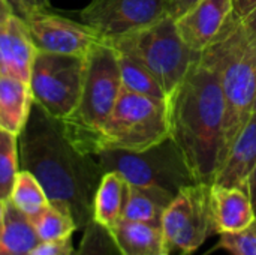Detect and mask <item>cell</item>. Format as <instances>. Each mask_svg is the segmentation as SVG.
<instances>
[{"label":"cell","instance_id":"obj_1","mask_svg":"<svg viewBox=\"0 0 256 255\" xmlns=\"http://www.w3.org/2000/svg\"><path fill=\"white\" fill-rule=\"evenodd\" d=\"M20 170L36 177L51 206L68 213L76 230L93 221L94 194L104 170L94 155L80 149L63 122L33 102L28 120L18 137Z\"/></svg>","mask_w":256,"mask_h":255},{"label":"cell","instance_id":"obj_2","mask_svg":"<svg viewBox=\"0 0 256 255\" xmlns=\"http://www.w3.org/2000/svg\"><path fill=\"white\" fill-rule=\"evenodd\" d=\"M166 105L170 137L182 150L196 183L213 185L225 161V101L216 71L201 54Z\"/></svg>","mask_w":256,"mask_h":255},{"label":"cell","instance_id":"obj_3","mask_svg":"<svg viewBox=\"0 0 256 255\" xmlns=\"http://www.w3.org/2000/svg\"><path fill=\"white\" fill-rule=\"evenodd\" d=\"M201 57L216 71L222 86L225 101L224 153L226 159L255 108L256 33L249 32L234 12L218 38L201 53Z\"/></svg>","mask_w":256,"mask_h":255},{"label":"cell","instance_id":"obj_4","mask_svg":"<svg viewBox=\"0 0 256 255\" xmlns=\"http://www.w3.org/2000/svg\"><path fill=\"white\" fill-rule=\"evenodd\" d=\"M118 53L108 41L93 44L86 56L82 90L76 111L63 122L72 141L84 152H99V134L122 93Z\"/></svg>","mask_w":256,"mask_h":255},{"label":"cell","instance_id":"obj_5","mask_svg":"<svg viewBox=\"0 0 256 255\" xmlns=\"http://www.w3.org/2000/svg\"><path fill=\"white\" fill-rule=\"evenodd\" d=\"M118 53L142 63L156 78L166 101L200 57L182 39L176 20L165 15L150 26L108 41Z\"/></svg>","mask_w":256,"mask_h":255},{"label":"cell","instance_id":"obj_6","mask_svg":"<svg viewBox=\"0 0 256 255\" xmlns=\"http://www.w3.org/2000/svg\"><path fill=\"white\" fill-rule=\"evenodd\" d=\"M104 173L116 171L129 185L159 189L176 195L182 188L196 183L176 141L166 140L140 150L104 149L96 155Z\"/></svg>","mask_w":256,"mask_h":255},{"label":"cell","instance_id":"obj_7","mask_svg":"<svg viewBox=\"0 0 256 255\" xmlns=\"http://www.w3.org/2000/svg\"><path fill=\"white\" fill-rule=\"evenodd\" d=\"M168 137L166 102L122 90L112 113L100 129L99 152L104 149L140 152Z\"/></svg>","mask_w":256,"mask_h":255},{"label":"cell","instance_id":"obj_8","mask_svg":"<svg viewBox=\"0 0 256 255\" xmlns=\"http://www.w3.org/2000/svg\"><path fill=\"white\" fill-rule=\"evenodd\" d=\"M86 57L36 51L28 86L33 102L57 120L69 119L78 108Z\"/></svg>","mask_w":256,"mask_h":255},{"label":"cell","instance_id":"obj_9","mask_svg":"<svg viewBox=\"0 0 256 255\" xmlns=\"http://www.w3.org/2000/svg\"><path fill=\"white\" fill-rule=\"evenodd\" d=\"M164 252L190 255L214 233L210 209V185L182 188L164 210L160 219Z\"/></svg>","mask_w":256,"mask_h":255},{"label":"cell","instance_id":"obj_10","mask_svg":"<svg viewBox=\"0 0 256 255\" xmlns=\"http://www.w3.org/2000/svg\"><path fill=\"white\" fill-rule=\"evenodd\" d=\"M170 0H92L81 21L100 39L112 41L168 15Z\"/></svg>","mask_w":256,"mask_h":255},{"label":"cell","instance_id":"obj_11","mask_svg":"<svg viewBox=\"0 0 256 255\" xmlns=\"http://www.w3.org/2000/svg\"><path fill=\"white\" fill-rule=\"evenodd\" d=\"M38 51L86 57L100 38L84 23H76L48 11L24 20Z\"/></svg>","mask_w":256,"mask_h":255},{"label":"cell","instance_id":"obj_12","mask_svg":"<svg viewBox=\"0 0 256 255\" xmlns=\"http://www.w3.org/2000/svg\"><path fill=\"white\" fill-rule=\"evenodd\" d=\"M234 14V0H201L176 20L184 44L201 54L220 33Z\"/></svg>","mask_w":256,"mask_h":255},{"label":"cell","instance_id":"obj_13","mask_svg":"<svg viewBox=\"0 0 256 255\" xmlns=\"http://www.w3.org/2000/svg\"><path fill=\"white\" fill-rule=\"evenodd\" d=\"M36 51L30 30L21 17L12 14L0 21V75L28 83Z\"/></svg>","mask_w":256,"mask_h":255},{"label":"cell","instance_id":"obj_14","mask_svg":"<svg viewBox=\"0 0 256 255\" xmlns=\"http://www.w3.org/2000/svg\"><path fill=\"white\" fill-rule=\"evenodd\" d=\"M210 209L214 233L226 234L248 228L256 219V209L243 188L210 185Z\"/></svg>","mask_w":256,"mask_h":255},{"label":"cell","instance_id":"obj_15","mask_svg":"<svg viewBox=\"0 0 256 255\" xmlns=\"http://www.w3.org/2000/svg\"><path fill=\"white\" fill-rule=\"evenodd\" d=\"M256 165V111L236 138L228 158L219 170L214 185L246 189V180Z\"/></svg>","mask_w":256,"mask_h":255},{"label":"cell","instance_id":"obj_16","mask_svg":"<svg viewBox=\"0 0 256 255\" xmlns=\"http://www.w3.org/2000/svg\"><path fill=\"white\" fill-rule=\"evenodd\" d=\"M32 107L33 96L28 83L0 75V129L20 137Z\"/></svg>","mask_w":256,"mask_h":255},{"label":"cell","instance_id":"obj_17","mask_svg":"<svg viewBox=\"0 0 256 255\" xmlns=\"http://www.w3.org/2000/svg\"><path fill=\"white\" fill-rule=\"evenodd\" d=\"M110 233L122 255H159L164 252L160 225L122 219Z\"/></svg>","mask_w":256,"mask_h":255},{"label":"cell","instance_id":"obj_18","mask_svg":"<svg viewBox=\"0 0 256 255\" xmlns=\"http://www.w3.org/2000/svg\"><path fill=\"white\" fill-rule=\"evenodd\" d=\"M128 197V182L116 171H105L99 182L93 201V221L112 230L123 219Z\"/></svg>","mask_w":256,"mask_h":255},{"label":"cell","instance_id":"obj_19","mask_svg":"<svg viewBox=\"0 0 256 255\" xmlns=\"http://www.w3.org/2000/svg\"><path fill=\"white\" fill-rule=\"evenodd\" d=\"M38 243L30 218L8 201L0 224V255H28Z\"/></svg>","mask_w":256,"mask_h":255},{"label":"cell","instance_id":"obj_20","mask_svg":"<svg viewBox=\"0 0 256 255\" xmlns=\"http://www.w3.org/2000/svg\"><path fill=\"white\" fill-rule=\"evenodd\" d=\"M174 198L172 194L159 189H146L128 183V197L123 219L160 225L164 210Z\"/></svg>","mask_w":256,"mask_h":255},{"label":"cell","instance_id":"obj_21","mask_svg":"<svg viewBox=\"0 0 256 255\" xmlns=\"http://www.w3.org/2000/svg\"><path fill=\"white\" fill-rule=\"evenodd\" d=\"M118 63H120L123 90L166 102V96L160 89L159 83L142 63L123 53H118Z\"/></svg>","mask_w":256,"mask_h":255},{"label":"cell","instance_id":"obj_22","mask_svg":"<svg viewBox=\"0 0 256 255\" xmlns=\"http://www.w3.org/2000/svg\"><path fill=\"white\" fill-rule=\"evenodd\" d=\"M9 203L30 219L50 206L44 188L36 177L26 170H20L9 197Z\"/></svg>","mask_w":256,"mask_h":255},{"label":"cell","instance_id":"obj_23","mask_svg":"<svg viewBox=\"0 0 256 255\" xmlns=\"http://www.w3.org/2000/svg\"><path fill=\"white\" fill-rule=\"evenodd\" d=\"M32 225L39 242H58L72 237L74 231H76V225L74 219L54 206H48L38 216H34Z\"/></svg>","mask_w":256,"mask_h":255},{"label":"cell","instance_id":"obj_24","mask_svg":"<svg viewBox=\"0 0 256 255\" xmlns=\"http://www.w3.org/2000/svg\"><path fill=\"white\" fill-rule=\"evenodd\" d=\"M18 173V137L0 129V201H9Z\"/></svg>","mask_w":256,"mask_h":255},{"label":"cell","instance_id":"obj_25","mask_svg":"<svg viewBox=\"0 0 256 255\" xmlns=\"http://www.w3.org/2000/svg\"><path fill=\"white\" fill-rule=\"evenodd\" d=\"M74 255H122L117 249L111 233L96 221L87 224L82 230V239Z\"/></svg>","mask_w":256,"mask_h":255},{"label":"cell","instance_id":"obj_26","mask_svg":"<svg viewBox=\"0 0 256 255\" xmlns=\"http://www.w3.org/2000/svg\"><path fill=\"white\" fill-rule=\"evenodd\" d=\"M220 246L231 255H256V219L242 231L220 234Z\"/></svg>","mask_w":256,"mask_h":255},{"label":"cell","instance_id":"obj_27","mask_svg":"<svg viewBox=\"0 0 256 255\" xmlns=\"http://www.w3.org/2000/svg\"><path fill=\"white\" fill-rule=\"evenodd\" d=\"M15 15L27 20L30 15L50 9V0H8Z\"/></svg>","mask_w":256,"mask_h":255},{"label":"cell","instance_id":"obj_28","mask_svg":"<svg viewBox=\"0 0 256 255\" xmlns=\"http://www.w3.org/2000/svg\"><path fill=\"white\" fill-rule=\"evenodd\" d=\"M72 237L58 242H39L28 255H74Z\"/></svg>","mask_w":256,"mask_h":255},{"label":"cell","instance_id":"obj_29","mask_svg":"<svg viewBox=\"0 0 256 255\" xmlns=\"http://www.w3.org/2000/svg\"><path fill=\"white\" fill-rule=\"evenodd\" d=\"M198 2L201 0H170L168 5V15H171L174 20L184 15L189 9H192Z\"/></svg>","mask_w":256,"mask_h":255},{"label":"cell","instance_id":"obj_30","mask_svg":"<svg viewBox=\"0 0 256 255\" xmlns=\"http://www.w3.org/2000/svg\"><path fill=\"white\" fill-rule=\"evenodd\" d=\"M256 8V0H234V12L242 20Z\"/></svg>","mask_w":256,"mask_h":255},{"label":"cell","instance_id":"obj_31","mask_svg":"<svg viewBox=\"0 0 256 255\" xmlns=\"http://www.w3.org/2000/svg\"><path fill=\"white\" fill-rule=\"evenodd\" d=\"M246 191H248V194H249V197H250V200H252V203H254L256 209V165L254 167L252 173L249 174V177L246 180Z\"/></svg>","mask_w":256,"mask_h":255},{"label":"cell","instance_id":"obj_32","mask_svg":"<svg viewBox=\"0 0 256 255\" xmlns=\"http://www.w3.org/2000/svg\"><path fill=\"white\" fill-rule=\"evenodd\" d=\"M243 23H244V26H246V29H248L249 32L256 33V8L248 15V17L243 18Z\"/></svg>","mask_w":256,"mask_h":255},{"label":"cell","instance_id":"obj_33","mask_svg":"<svg viewBox=\"0 0 256 255\" xmlns=\"http://www.w3.org/2000/svg\"><path fill=\"white\" fill-rule=\"evenodd\" d=\"M12 14H14V11H12L10 5L8 3V0H0V21L6 20Z\"/></svg>","mask_w":256,"mask_h":255},{"label":"cell","instance_id":"obj_34","mask_svg":"<svg viewBox=\"0 0 256 255\" xmlns=\"http://www.w3.org/2000/svg\"><path fill=\"white\" fill-rule=\"evenodd\" d=\"M8 203V201H6ZM6 203L4 201H0V224L3 222V218H4V210H6Z\"/></svg>","mask_w":256,"mask_h":255},{"label":"cell","instance_id":"obj_35","mask_svg":"<svg viewBox=\"0 0 256 255\" xmlns=\"http://www.w3.org/2000/svg\"><path fill=\"white\" fill-rule=\"evenodd\" d=\"M159 255H170V254H166V252H162V254H159Z\"/></svg>","mask_w":256,"mask_h":255},{"label":"cell","instance_id":"obj_36","mask_svg":"<svg viewBox=\"0 0 256 255\" xmlns=\"http://www.w3.org/2000/svg\"><path fill=\"white\" fill-rule=\"evenodd\" d=\"M254 111H256V99H255V108H254Z\"/></svg>","mask_w":256,"mask_h":255}]
</instances>
